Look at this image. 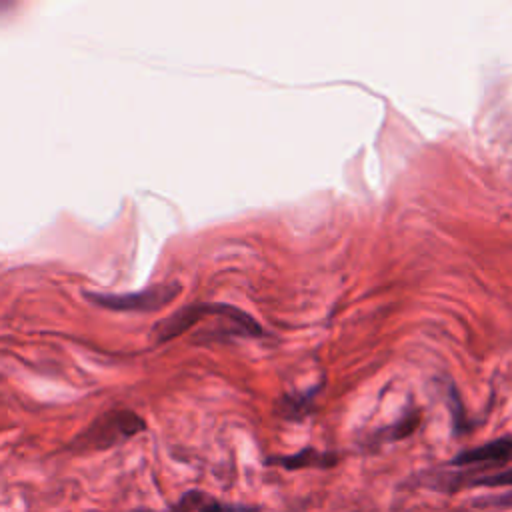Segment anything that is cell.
Returning <instances> with one entry per match:
<instances>
[{
	"mask_svg": "<svg viewBox=\"0 0 512 512\" xmlns=\"http://www.w3.org/2000/svg\"><path fill=\"white\" fill-rule=\"evenodd\" d=\"M146 422L132 410H112L94 420L78 438L76 446L82 450H104L122 440L142 432Z\"/></svg>",
	"mask_w": 512,
	"mask_h": 512,
	"instance_id": "cell-1",
	"label": "cell"
},
{
	"mask_svg": "<svg viewBox=\"0 0 512 512\" xmlns=\"http://www.w3.org/2000/svg\"><path fill=\"white\" fill-rule=\"evenodd\" d=\"M182 292V286L178 282H162L154 284L146 290L128 292V294H94L86 292L84 296L106 310H118V312H154L162 306L174 302Z\"/></svg>",
	"mask_w": 512,
	"mask_h": 512,
	"instance_id": "cell-2",
	"label": "cell"
},
{
	"mask_svg": "<svg viewBox=\"0 0 512 512\" xmlns=\"http://www.w3.org/2000/svg\"><path fill=\"white\" fill-rule=\"evenodd\" d=\"M204 316H208V304H204V302L188 304V306L176 310L174 314H170L168 318H164L162 322H158L152 330V336L156 342H168V340L180 336L182 332H186L188 328H192Z\"/></svg>",
	"mask_w": 512,
	"mask_h": 512,
	"instance_id": "cell-3",
	"label": "cell"
},
{
	"mask_svg": "<svg viewBox=\"0 0 512 512\" xmlns=\"http://www.w3.org/2000/svg\"><path fill=\"white\" fill-rule=\"evenodd\" d=\"M512 458V436H502L492 442L480 444L458 452L452 458L454 466H478V464H498Z\"/></svg>",
	"mask_w": 512,
	"mask_h": 512,
	"instance_id": "cell-4",
	"label": "cell"
},
{
	"mask_svg": "<svg viewBox=\"0 0 512 512\" xmlns=\"http://www.w3.org/2000/svg\"><path fill=\"white\" fill-rule=\"evenodd\" d=\"M338 456L332 452H320L316 448H302L294 454L270 456L266 458L268 466H280L284 470H302V468H332L336 466Z\"/></svg>",
	"mask_w": 512,
	"mask_h": 512,
	"instance_id": "cell-5",
	"label": "cell"
},
{
	"mask_svg": "<svg viewBox=\"0 0 512 512\" xmlns=\"http://www.w3.org/2000/svg\"><path fill=\"white\" fill-rule=\"evenodd\" d=\"M310 398L312 392L306 396H284L282 400H278V414L286 420H300L310 408Z\"/></svg>",
	"mask_w": 512,
	"mask_h": 512,
	"instance_id": "cell-6",
	"label": "cell"
},
{
	"mask_svg": "<svg viewBox=\"0 0 512 512\" xmlns=\"http://www.w3.org/2000/svg\"><path fill=\"white\" fill-rule=\"evenodd\" d=\"M468 486H482V488H504L512 486V468H504L490 474H480L466 482Z\"/></svg>",
	"mask_w": 512,
	"mask_h": 512,
	"instance_id": "cell-7",
	"label": "cell"
},
{
	"mask_svg": "<svg viewBox=\"0 0 512 512\" xmlns=\"http://www.w3.org/2000/svg\"><path fill=\"white\" fill-rule=\"evenodd\" d=\"M470 506L478 508V510H504V508H512V492L476 498V500L470 502Z\"/></svg>",
	"mask_w": 512,
	"mask_h": 512,
	"instance_id": "cell-8",
	"label": "cell"
},
{
	"mask_svg": "<svg viewBox=\"0 0 512 512\" xmlns=\"http://www.w3.org/2000/svg\"><path fill=\"white\" fill-rule=\"evenodd\" d=\"M196 512H260L258 506H246V504H226L220 500L204 498L200 508Z\"/></svg>",
	"mask_w": 512,
	"mask_h": 512,
	"instance_id": "cell-9",
	"label": "cell"
},
{
	"mask_svg": "<svg viewBox=\"0 0 512 512\" xmlns=\"http://www.w3.org/2000/svg\"><path fill=\"white\" fill-rule=\"evenodd\" d=\"M416 426H418V416H406L402 422L396 424L392 438H404V436L412 434Z\"/></svg>",
	"mask_w": 512,
	"mask_h": 512,
	"instance_id": "cell-10",
	"label": "cell"
}]
</instances>
